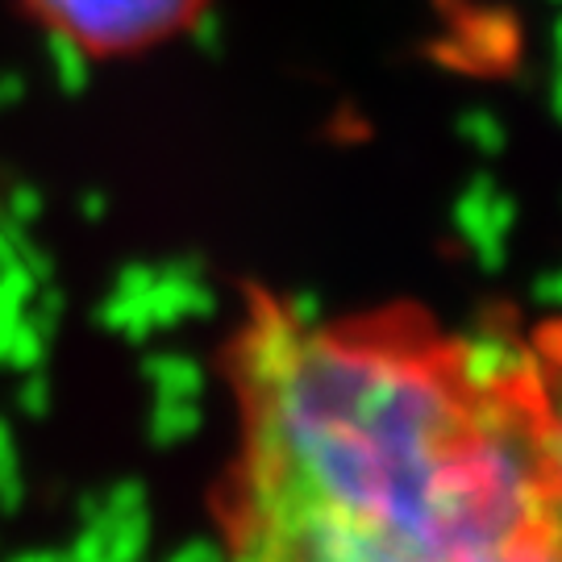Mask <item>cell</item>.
Here are the masks:
<instances>
[{"mask_svg":"<svg viewBox=\"0 0 562 562\" xmlns=\"http://www.w3.org/2000/svg\"><path fill=\"white\" fill-rule=\"evenodd\" d=\"M59 38L80 50H134L176 34L201 0H30Z\"/></svg>","mask_w":562,"mask_h":562,"instance_id":"obj_2","label":"cell"},{"mask_svg":"<svg viewBox=\"0 0 562 562\" xmlns=\"http://www.w3.org/2000/svg\"><path fill=\"white\" fill-rule=\"evenodd\" d=\"M533 359H538L546 413H550V446H554V475H559V508H562V325H550V329L538 334Z\"/></svg>","mask_w":562,"mask_h":562,"instance_id":"obj_3","label":"cell"},{"mask_svg":"<svg viewBox=\"0 0 562 562\" xmlns=\"http://www.w3.org/2000/svg\"><path fill=\"white\" fill-rule=\"evenodd\" d=\"M559 562H562V559H559Z\"/></svg>","mask_w":562,"mask_h":562,"instance_id":"obj_4","label":"cell"},{"mask_svg":"<svg viewBox=\"0 0 562 562\" xmlns=\"http://www.w3.org/2000/svg\"><path fill=\"white\" fill-rule=\"evenodd\" d=\"M229 562H559L562 508L533 346L417 313L255 301L229 346Z\"/></svg>","mask_w":562,"mask_h":562,"instance_id":"obj_1","label":"cell"}]
</instances>
